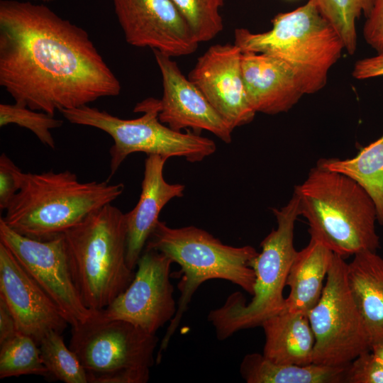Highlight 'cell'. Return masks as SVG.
<instances>
[{"label": "cell", "instance_id": "obj_5", "mask_svg": "<svg viewBox=\"0 0 383 383\" xmlns=\"http://www.w3.org/2000/svg\"><path fill=\"white\" fill-rule=\"evenodd\" d=\"M72 273L84 305L108 306L129 286L135 273L126 261V215L106 204L63 233Z\"/></svg>", "mask_w": 383, "mask_h": 383}, {"label": "cell", "instance_id": "obj_14", "mask_svg": "<svg viewBox=\"0 0 383 383\" xmlns=\"http://www.w3.org/2000/svg\"><path fill=\"white\" fill-rule=\"evenodd\" d=\"M241 55L235 44L211 45L187 76L233 129L250 123L256 113L246 95Z\"/></svg>", "mask_w": 383, "mask_h": 383}, {"label": "cell", "instance_id": "obj_33", "mask_svg": "<svg viewBox=\"0 0 383 383\" xmlns=\"http://www.w3.org/2000/svg\"><path fill=\"white\" fill-rule=\"evenodd\" d=\"M19 331L4 301L0 298V344L13 338Z\"/></svg>", "mask_w": 383, "mask_h": 383}, {"label": "cell", "instance_id": "obj_1", "mask_svg": "<svg viewBox=\"0 0 383 383\" xmlns=\"http://www.w3.org/2000/svg\"><path fill=\"white\" fill-rule=\"evenodd\" d=\"M0 85L16 102L51 115L121 90L84 29L17 0L0 1Z\"/></svg>", "mask_w": 383, "mask_h": 383}, {"label": "cell", "instance_id": "obj_16", "mask_svg": "<svg viewBox=\"0 0 383 383\" xmlns=\"http://www.w3.org/2000/svg\"><path fill=\"white\" fill-rule=\"evenodd\" d=\"M0 298L11 313L18 331L38 345L48 333L62 334L67 326L53 301L1 242Z\"/></svg>", "mask_w": 383, "mask_h": 383}, {"label": "cell", "instance_id": "obj_26", "mask_svg": "<svg viewBox=\"0 0 383 383\" xmlns=\"http://www.w3.org/2000/svg\"><path fill=\"white\" fill-rule=\"evenodd\" d=\"M41 359L50 376L65 383H87L85 371L75 353L67 347L61 333H48L40 340Z\"/></svg>", "mask_w": 383, "mask_h": 383}, {"label": "cell", "instance_id": "obj_29", "mask_svg": "<svg viewBox=\"0 0 383 383\" xmlns=\"http://www.w3.org/2000/svg\"><path fill=\"white\" fill-rule=\"evenodd\" d=\"M345 383H383V363L372 350L359 355L346 367Z\"/></svg>", "mask_w": 383, "mask_h": 383}, {"label": "cell", "instance_id": "obj_15", "mask_svg": "<svg viewBox=\"0 0 383 383\" xmlns=\"http://www.w3.org/2000/svg\"><path fill=\"white\" fill-rule=\"evenodd\" d=\"M160 69L163 92L160 101V121L170 128L194 133L209 131L226 143L232 141L233 129L225 121L199 88L181 72L170 56L153 50Z\"/></svg>", "mask_w": 383, "mask_h": 383}, {"label": "cell", "instance_id": "obj_4", "mask_svg": "<svg viewBox=\"0 0 383 383\" xmlns=\"http://www.w3.org/2000/svg\"><path fill=\"white\" fill-rule=\"evenodd\" d=\"M145 248L165 254L181 267L175 273L181 277L177 284L181 295L177 312L160 345L157 363L177 329L194 294L204 282L213 279L228 280L250 295L253 294L255 274L250 262L258 252L250 245H228L199 228L193 226L171 228L159 220Z\"/></svg>", "mask_w": 383, "mask_h": 383}, {"label": "cell", "instance_id": "obj_18", "mask_svg": "<svg viewBox=\"0 0 383 383\" xmlns=\"http://www.w3.org/2000/svg\"><path fill=\"white\" fill-rule=\"evenodd\" d=\"M167 158L147 155L141 193L135 206L125 213L127 226L126 261L132 270L145 248L147 241L159 221L163 207L172 199L184 196V185L170 184L163 170Z\"/></svg>", "mask_w": 383, "mask_h": 383}, {"label": "cell", "instance_id": "obj_3", "mask_svg": "<svg viewBox=\"0 0 383 383\" xmlns=\"http://www.w3.org/2000/svg\"><path fill=\"white\" fill-rule=\"evenodd\" d=\"M124 189L123 183L82 182L65 170L21 175V187L1 218L24 236L46 240L62 234L95 210L111 204Z\"/></svg>", "mask_w": 383, "mask_h": 383}, {"label": "cell", "instance_id": "obj_25", "mask_svg": "<svg viewBox=\"0 0 383 383\" xmlns=\"http://www.w3.org/2000/svg\"><path fill=\"white\" fill-rule=\"evenodd\" d=\"M321 14L341 38L345 49L353 55L357 49L356 20L361 14L367 17L374 0H311Z\"/></svg>", "mask_w": 383, "mask_h": 383}, {"label": "cell", "instance_id": "obj_6", "mask_svg": "<svg viewBox=\"0 0 383 383\" xmlns=\"http://www.w3.org/2000/svg\"><path fill=\"white\" fill-rule=\"evenodd\" d=\"M272 23V28L263 33L235 29L234 44L243 52L265 53L284 61L293 70L304 94L322 89L345 49L335 28L311 0L278 13Z\"/></svg>", "mask_w": 383, "mask_h": 383}, {"label": "cell", "instance_id": "obj_12", "mask_svg": "<svg viewBox=\"0 0 383 383\" xmlns=\"http://www.w3.org/2000/svg\"><path fill=\"white\" fill-rule=\"evenodd\" d=\"M172 260L165 254L145 248L129 286L108 306L96 311L106 320H123L144 331H157L174 318L177 307L170 282Z\"/></svg>", "mask_w": 383, "mask_h": 383}, {"label": "cell", "instance_id": "obj_9", "mask_svg": "<svg viewBox=\"0 0 383 383\" xmlns=\"http://www.w3.org/2000/svg\"><path fill=\"white\" fill-rule=\"evenodd\" d=\"M158 341L156 334L123 320L100 318L96 311L72 326L69 347L88 383H146Z\"/></svg>", "mask_w": 383, "mask_h": 383}, {"label": "cell", "instance_id": "obj_21", "mask_svg": "<svg viewBox=\"0 0 383 383\" xmlns=\"http://www.w3.org/2000/svg\"><path fill=\"white\" fill-rule=\"evenodd\" d=\"M333 255L331 249L313 238L297 251L286 281L290 292L285 298V310L308 315L321 296Z\"/></svg>", "mask_w": 383, "mask_h": 383}, {"label": "cell", "instance_id": "obj_13", "mask_svg": "<svg viewBox=\"0 0 383 383\" xmlns=\"http://www.w3.org/2000/svg\"><path fill=\"white\" fill-rule=\"evenodd\" d=\"M113 4L129 45L171 57L197 50L199 41L171 0H113Z\"/></svg>", "mask_w": 383, "mask_h": 383}, {"label": "cell", "instance_id": "obj_2", "mask_svg": "<svg viewBox=\"0 0 383 383\" xmlns=\"http://www.w3.org/2000/svg\"><path fill=\"white\" fill-rule=\"evenodd\" d=\"M311 238L343 257L380 247L375 205L355 181L318 162L294 187Z\"/></svg>", "mask_w": 383, "mask_h": 383}, {"label": "cell", "instance_id": "obj_11", "mask_svg": "<svg viewBox=\"0 0 383 383\" xmlns=\"http://www.w3.org/2000/svg\"><path fill=\"white\" fill-rule=\"evenodd\" d=\"M0 242L50 298L68 324L77 326L94 314L96 311L84 305L74 280L63 233L36 240L14 231L1 218Z\"/></svg>", "mask_w": 383, "mask_h": 383}, {"label": "cell", "instance_id": "obj_7", "mask_svg": "<svg viewBox=\"0 0 383 383\" xmlns=\"http://www.w3.org/2000/svg\"><path fill=\"white\" fill-rule=\"evenodd\" d=\"M272 210L277 227L263 239L261 252L250 262L255 274L251 301L246 304L243 295L236 292L208 315L219 340L239 331L261 326L266 319L284 309L283 291L297 253L294 246L295 222L300 216L297 196L293 193L284 206Z\"/></svg>", "mask_w": 383, "mask_h": 383}, {"label": "cell", "instance_id": "obj_22", "mask_svg": "<svg viewBox=\"0 0 383 383\" xmlns=\"http://www.w3.org/2000/svg\"><path fill=\"white\" fill-rule=\"evenodd\" d=\"M346 367L280 364L253 353L243 357L240 373L247 383H342Z\"/></svg>", "mask_w": 383, "mask_h": 383}, {"label": "cell", "instance_id": "obj_27", "mask_svg": "<svg viewBox=\"0 0 383 383\" xmlns=\"http://www.w3.org/2000/svg\"><path fill=\"white\" fill-rule=\"evenodd\" d=\"M186 20L199 43L214 38L223 30L220 10L224 0H171Z\"/></svg>", "mask_w": 383, "mask_h": 383}, {"label": "cell", "instance_id": "obj_20", "mask_svg": "<svg viewBox=\"0 0 383 383\" xmlns=\"http://www.w3.org/2000/svg\"><path fill=\"white\" fill-rule=\"evenodd\" d=\"M265 341L263 355L280 364L313 363L315 337L308 315L283 310L261 325Z\"/></svg>", "mask_w": 383, "mask_h": 383}, {"label": "cell", "instance_id": "obj_31", "mask_svg": "<svg viewBox=\"0 0 383 383\" xmlns=\"http://www.w3.org/2000/svg\"><path fill=\"white\" fill-rule=\"evenodd\" d=\"M366 18L364 38L378 55H383V0H374L371 11Z\"/></svg>", "mask_w": 383, "mask_h": 383}, {"label": "cell", "instance_id": "obj_23", "mask_svg": "<svg viewBox=\"0 0 383 383\" xmlns=\"http://www.w3.org/2000/svg\"><path fill=\"white\" fill-rule=\"evenodd\" d=\"M324 167L348 176L368 194L377 211V222L383 226V135L361 149L354 157L322 158Z\"/></svg>", "mask_w": 383, "mask_h": 383}, {"label": "cell", "instance_id": "obj_24", "mask_svg": "<svg viewBox=\"0 0 383 383\" xmlns=\"http://www.w3.org/2000/svg\"><path fill=\"white\" fill-rule=\"evenodd\" d=\"M24 374L50 377L37 343L29 335L18 332L0 344V378Z\"/></svg>", "mask_w": 383, "mask_h": 383}, {"label": "cell", "instance_id": "obj_10", "mask_svg": "<svg viewBox=\"0 0 383 383\" xmlns=\"http://www.w3.org/2000/svg\"><path fill=\"white\" fill-rule=\"evenodd\" d=\"M348 263L334 253L321 296L308 317L315 337L313 363L346 367L371 350L364 321L347 279Z\"/></svg>", "mask_w": 383, "mask_h": 383}, {"label": "cell", "instance_id": "obj_35", "mask_svg": "<svg viewBox=\"0 0 383 383\" xmlns=\"http://www.w3.org/2000/svg\"><path fill=\"white\" fill-rule=\"evenodd\" d=\"M33 1H43V2H50V1H53L55 0H33Z\"/></svg>", "mask_w": 383, "mask_h": 383}, {"label": "cell", "instance_id": "obj_19", "mask_svg": "<svg viewBox=\"0 0 383 383\" xmlns=\"http://www.w3.org/2000/svg\"><path fill=\"white\" fill-rule=\"evenodd\" d=\"M353 256L347 266L348 284L372 346L383 340V257L368 250Z\"/></svg>", "mask_w": 383, "mask_h": 383}, {"label": "cell", "instance_id": "obj_17", "mask_svg": "<svg viewBox=\"0 0 383 383\" xmlns=\"http://www.w3.org/2000/svg\"><path fill=\"white\" fill-rule=\"evenodd\" d=\"M241 69L248 99L256 113L287 112L304 95L292 68L276 57L242 51Z\"/></svg>", "mask_w": 383, "mask_h": 383}, {"label": "cell", "instance_id": "obj_30", "mask_svg": "<svg viewBox=\"0 0 383 383\" xmlns=\"http://www.w3.org/2000/svg\"><path fill=\"white\" fill-rule=\"evenodd\" d=\"M22 171L5 154L0 156V209L6 211L21 187Z\"/></svg>", "mask_w": 383, "mask_h": 383}, {"label": "cell", "instance_id": "obj_34", "mask_svg": "<svg viewBox=\"0 0 383 383\" xmlns=\"http://www.w3.org/2000/svg\"><path fill=\"white\" fill-rule=\"evenodd\" d=\"M372 352L383 363V340L377 342L371 346Z\"/></svg>", "mask_w": 383, "mask_h": 383}, {"label": "cell", "instance_id": "obj_32", "mask_svg": "<svg viewBox=\"0 0 383 383\" xmlns=\"http://www.w3.org/2000/svg\"><path fill=\"white\" fill-rule=\"evenodd\" d=\"M352 75L357 79H367L383 77V55L357 60L353 70Z\"/></svg>", "mask_w": 383, "mask_h": 383}, {"label": "cell", "instance_id": "obj_28", "mask_svg": "<svg viewBox=\"0 0 383 383\" xmlns=\"http://www.w3.org/2000/svg\"><path fill=\"white\" fill-rule=\"evenodd\" d=\"M63 121L54 115L35 111L16 102L0 104V126L16 124L32 131L45 145L55 149V142L51 130L62 126Z\"/></svg>", "mask_w": 383, "mask_h": 383}, {"label": "cell", "instance_id": "obj_8", "mask_svg": "<svg viewBox=\"0 0 383 383\" xmlns=\"http://www.w3.org/2000/svg\"><path fill=\"white\" fill-rule=\"evenodd\" d=\"M134 111L143 114L136 118L123 119L88 105L60 112L71 123L96 128L112 138L109 179L132 153L157 155L167 159L182 157L193 163L216 152V145L211 139L189 131H177L162 123L159 119L157 99L143 100L135 106Z\"/></svg>", "mask_w": 383, "mask_h": 383}]
</instances>
